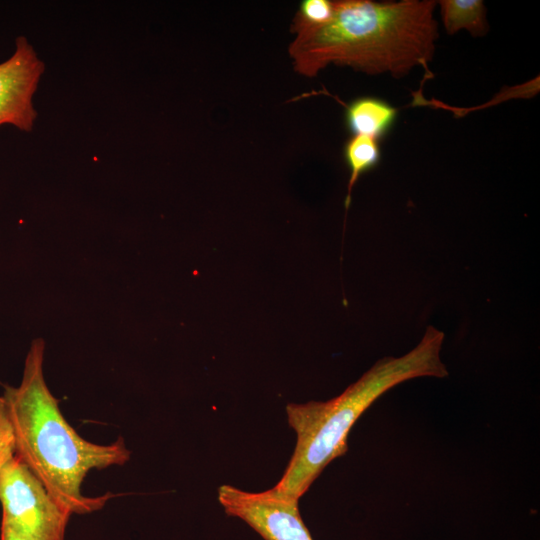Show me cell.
<instances>
[{"label":"cell","mask_w":540,"mask_h":540,"mask_svg":"<svg viewBox=\"0 0 540 540\" xmlns=\"http://www.w3.org/2000/svg\"><path fill=\"white\" fill-rule=\"evenodd\" d=\"M333 15V1L303 0L293 18L291 32L321 26Z\"/></svg>","instance_id":"obj_10"},{"label":"cell","mask_w":540,"mask_h":540,"mask_svg":"<svg viewBox=\"0 0 540 540\" xmlns=\"http://www.w3.org/2000/svg\"><path fill=\"white\" fill-rule=\"evenodd\" d=\"M342 104L351 136L363 135L380 141L390 132L398 115L396 107L377 97L363 96Z\"/></svg>","instance_id":"obj_7"},{"label":"cell","mask_w":540,"mask_h":540,"mask_svg":"<svg viewBox=\"0 0 540 540\" xmlns=\"http://www.w3.org/2000/svg\"><path fill=\"white\" fill-rule=\"evenodd\" d=\"M15 46L13 55L0 63V126L31 132L37 118L32 97L45 68L26 37L18 36Z\"/></svg>","instance_id":"obj_6"},{"label":"cell","mask_w":540,"mask_h":540,"mask_svg":"<svg viewBox=\"0 0 540 540\" xmlns=\"http://www.w3.org/2000/svg\"><path fill=\"white\" fill-rule=\"evenodd\" d=\"M0 540H31L27 535H25L20 530L16 529L14 526L1 522V536Z\"/></svg>","instance_id":"obj_12"},{"label":"cell","mask_w":540,"mask_h":540,"mask_svg":"<svg viewBox=\"0 0 540 540\" xmlns=\"http://www.w3.org/2000/svg\"><path fill=\"white\" fill-rule=\"evenodd\" d=\"M16 455V440L8 411L0 396V472Z\"/></svg>","instance_id":"obj_11"},{"label":"cell","mask_w":540,"mask_h":540,"mask_svg":"<svg viewBox=\"0 0 540 540\" xmlns=\"http://www.w3.org/2000/svg\"><path fill=\"white\" fill-rule=\"evenodd\" d=\"M437 5L447 34L466 30L473 37H482L488 33L487 11L482 0H441Z\"/></svg>","instance_id":"obj_8"},{"label":"cell","mask_w":540,"mask_h":540,"mask_svg":"<svg viewBox=\"0 0 540 540\" xmlns=\"http://www.w3.org/2000/svg\"><path fill=\"white\" fill-rule=\"evenodd\" d=\"M436 6L434 0L333 1L327 23L295 32L288 48L293 68L310 78L330 64L401 78L421 66L432 77Z\"/></svg>","instance_id":"obj_1"},{"label":"cell","mask_w":540,"mask_h":540,"mask_svg":"<svg viewBox=\"0 0 540 540\" xmlns=\"http://www.w3.org/2000/svg\"><path fill=\"white\" fill-rule=\"evenodd\" d=\"M44 348L43 340L32 342L20 385L5 386L2 396L15 434L16 455L60 506L71 514L92 513L115 495H83L86 475L92 469L124 465L131 453L122 438L109 445L95 444L68 423L45 382Z\"/></svg>","instance_id":"obj_2"},{"label":"cell","mask_w":540,"mask_h":540,"mask_svg":"<svg viewBox=\"0 0 540 540\" xmlns=\"http://www.w3.org/2000/svg\"><path fill=\"white\" fill-rule=\"evenodd\" d=\"M443 341L444 333L428 326L411 351L380 359L339 396L324 402L288 404V423L297 442L275 487L299 499L332 460L346 453L353 425L382 394L413 378L446 377L448 370L440 358Z\"/></svg>","instance_id":"obj_3"},{"label":"cell","mask_w":540,"mask_h":540,"mask_svg":"<svg viewBox=\"0 0 540 540\" xmlns=\"http://www.w3.org/2000/svg\"><path fill=\"white\" fill-rule=\"evenodd\" d=\"M2 522L31 540H64L71 513L48 493L27 465L15 455L0 472Z\"/></svg>","instance_id":"obj_4"},{"label":"cell","mask_w":540,"mask_h":540,"mask_svg":"<svg viewBox=\"0 0 540 540\" xmlns=\"http://www.w3.org/2000/svg\"><path fill=\"white\" fill-rule=\"evenodd\" d=\"M298 500L275 486L263 492L231 485L218 489V501L225 513L246 522L265 540H313L301 518Z\"/></svg>","instance_id":"obj_5"},{"label":"cell","mask_w":540,"mask_h":540,"mask_svg":"<svg viewBox=\"0 0 540 540\" xmlns=\"http://www.w3.org/2000/svg\"><path fill=\"white\" fill-rule=\"evenodd\" d=\"M344 160L349 169L345 208L351 203L352 190L358 179L374 169L381 159L380 141L368 136L352 135L344 145Z\"/></svg>","instance_id":"obj_9"}]
</instances>
